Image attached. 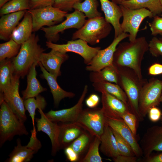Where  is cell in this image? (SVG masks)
Segmentation results:
<instances>
[{"instance_id": "36", "label": "cell", "mask_w": 162, "mask_h": 162, "mask_svg": "<svg viewBox=\"0 0 162 162\" xmlns=\"http://www.w3.org/2000/svg\"><path fill=\"white\" fill-rule=\"evenodd\" d=\"M101 141L100 139L94 137L91 142L88 151L84 157L80 160V162H102L99 152Z\"/></svg>"}, {"instance_id": "16", "label": "cell", "mask_w": 162, "mask_h": 162, "mask_svg": "<svg viewBox=\"0 0 162 162\" xmlns=\"http://www.w3.org/2000/svg\"><path fill=\"white\" fill-rule=\"evenodd\" d=\"M140 146L145 158L153 151L162 152V125L148 128L141 139Z\"/></svg>"}, {"instance_id": "52", "label": "cell", "mask_w": 162, "mask_h": 162, "mask_svg": "<svg viewBox=\"0 0 162 162\" xmlns=\"http://www.w3.org/2000/svg\"><path fill=\"white\" fill-rule=\"evenodd\" d=\"M110 0L120 5L121 4L122 2L123 1H124V0Z\"/></svg>"}, {"instance_id": "7", "label": "cell", "mask_w": 162, "mask_h": 162, "mask_svg": "<svg viewBox=\"0 0 162 162\" xmlns=\"http://www.w3.org/2000/svg\"><path fill=\"white\" fill-rule=\"evenodd\" d=\"M31 15L33 32L38 31L44 26L50 27L62 21L68 14L53 6L30 9L27 10Z\"/></svg>"}, {"instance_id": "20", "label": "cell", "mask_w": 162, "mask_h": 162, "mask_svg": "<svg viewBox=\"0 0 162 162\" xmlns=\"http://www.w3.org/2000/svg\"><path fill=\"white\" fill-rule=\"evenodd\" d=\"M101 10L106 20L113 26L114 31V38L123 33L121 27L120 20L122 13L119 5L110 0H99Z\"/></svg>"}, {"instance_id": "26", "label": "cell", "mask_w": 162, "mask_h": 162, "mask_svg": "<svg viewBox=\"0 0 162 162\" xmlns=\"http://www.w3.org/2000/svg\"><path fill=\"white\" fill-rule=\"evenodd\" d=\"M38 63H34L27 74V86L22 92V98L24 100L30 98H35L43 92L47 90L43 87L36 78V67Z\"/></svg>"}, {"instance_id": "53", "label": "cell", "mask_w": 162, "mask_h": 162, "mask_svg": "<svg viewBox=\"0 0 162 162\" xmlns=\"http://www.w3.org/2000/svg\"><path fill=\"white\" fill-rule=\"evenodd\" d=\"M160 100V102L162 103V94L161 95Z\"/></svg>"}, {"instance_id": "19", "label": "cell", "mask_w": 162, "mask_h": 162, "mask_svg": "<svg viewBox=\"0 0 162 162\" xmlns=\"http://www.w3.org/2000/svg\"><path fill=\"white\" fill-rule=\"evenodd\" d=\"M69 58L66 53L51 50L48 53L43 52L39 62L48 72L57 78L61 75V65Z\"/></svg>"}, {"instance_id": "1", "label": "cell", "mask_w": 162, "mask_h": 162, "mask_svg": "<svg viewBox=\"0 0 162 162\" xmlns=\"http://www.w3.org/2000/svg\"><path fill=\"white\" fill-rule=\"evenodd\" d=\"M148 50V43L145 37L137 38L133 41L120 43L114 54L113 64L117 67L130 68L140 79H142V62L145 53Z\"/></svg>"}, {"instance_id": "29", "label": "cell", "mask_w": 162, "mask_h": 162, "mask_svg": "<svg viewBox=\"0 0 162 162\" xmlns=\"http://www.w3.org/2000/svg\"><path fill=\"white\" fill-rule=\"evenodd\" d=\"M92 86L96 91L100 92L105 91L122 101L128 107L127 95L118 84L104 81L93 83Z\"/></svg>"}, {"instance_id": "5", "label": "cell", "mask_w": 162, "mask_h": 162, "mask_svg": "<svg viewBox=\"0 0 162 162\" xmlns=\"http://www.w3.org/2000/svg\"><path fill=\"white\" fill-rule=\"evenodd\" d=\"M0 105V146L16 135H27L24 123L21 121L4 101Z\"/></svg>"}, {"instance_id": "48", "label": "cell", "mask_w": 162, "mask_h": 162, "mask_svg": "<svg viewBox=\"0 0 162 162\" xmlns=\"http://www.w3.org/2000/svg\"><path fill=\"white\" fill-rule=\"evenodd\" d=\"M137 158L136 156H129L119 154L112 159L115 162H136Z\"/></svg>"}, {"instance_id": "31", "label": "cell", "mask_w": 162, "mask_h": 162, "mask_svg": "<svg viewBox=\"0 0 162 162\" xmlns=\"http://www.w3.org/2000/svg\"><path fill=\"white\" fill-rule=\"evenodd\" d=\"M17 145L9 155L7 160L8 162H28L32 158L35 152L26 146L22 145L20 140H16Z\"/></svg>"}, {"instance_id": "35", "label": "cell", "mask_w": 162, "mask_h": 162, "mask_svg": "<svg viewBox=\"0 0 162 162\" xmlns=\"http://www.w3.org/2000/svg\"><path fill=\"white\" fill-rule=\"evenodd\" d=\"M21 45L11 39L5 43L0 44V61L16 57L20 51Z\"/></svg>"}, {"instance_id": "34", "label": "cell", "mask_w": 162, "mask_h": 162, "mask_svg": "<svg viewBox=\"0 0 162 162\" xmlns=\"http://www.w3.org/2000/svg\"><path fill=\"white\" fill-rule=\"evenodd\" d=\"M30 0H11L0 8L1 16L18 11L27 10L30 9Z\"/></svg>"}, {"instance_id": "15", "label": "cell", "mask_w": 162, "mask_h": 162, "mask_svg": "<svg viewBox=\"0 0 162 162\" xmlns=\"http://www.w3.org/2000/svg\"><path fill=\"white\" fill-rule=\"evenodd\" d=\"M40 115V118L35 119L37 132L42 131L50 138L51 142V154L54 156L60 149L59 142V128L57 122L50 120L41 109L38 110Z\"/></svg>"}, {"instance_id": "9", "label": "cell", "mask_w": 162, "mask_h": 162, "mask_svg": "<svg viewBox=\"0 0 162 162\" xmlns=\"http://www.w3.org/2000/svg\"><path fill=\"white\" fill-rule=\"evenodd\" d=\"M162 92L161 80L151 79L143 85L140 91L139 102V111L143 118L151 107L159 105Z\"/></svg>"}, {"instance_id": "13", "label": "cell", "mask_w": 162, "mask_h": 162, "mask_svg": "<svg viewBox=\"0 0 162 162\" xmlns=\"http://www.w3.org/2000/svg\"><path fill=\"white\" fill-rule=\"evenodd\" d=\"M129 36V34L123 32L114 38L108 46L99 50L91 62L86 66V69L91 72L98 71L113 64L114 54L117 46L122 41Z\"/></svg>"}, {"instance_id": "14", "label": "cell", "mask_w": 162, "mask_h": 162, "mask_svg": "<svg viewBox=\"0 0 162 162\" xmlns=\"http://www.w3.org/2000/svg\"><path fill=\"white\" fill-rule=\"evenodd\" d=\"M88 91V86H85L82 94L77 103L73 106L58 110H51L45 113L52 121L56 122H75L82 110L83 103Z\"/></svg>"}, {"instance_id": "10", "label": "cell", "mask_w": 162, "mask_h": 162, "mask_svg": "<svg viewBox=\"0 0 162 162\" xmlns=\"http://www.w3.org/2000/svg\"><path fill=\"white\" fill-rule=\"evenodd\" d=\"M49 48L62 52H73L81 56L85 64L88 65L91 62L98 52L100 47H92L86 41L81 39L68 41L66 44H57L50 41L46 42Z\"/></svg>"}, {"instance_id": "42", "label": "cell", "mask_w": 162, "mask_h": 162, "mask_svg": "<svg viewBox=\"0 0 162 162\" xmlns=\"http://www.w3.org/2000/svg\"><path fill=\"white\" fill-rule=\"evenodd\" d=\"M153 17V21L148 23L152 35L154 36L158 34L162 35V18L158 15Z\"/></svg>"}, {"instance_id": "25", "label": "cell", "mask_w": 162, "mask_h": 162, "mask_svg": "<svg viewBox=\"0 0 162 162\" xmlns=\"http://www.w3.org/2000/svg\"><path fill=\"white\" fill-rule=\"evenodd\" d=\"M32 32V17L27 10L22 21L13 30L10 39L21 45L30 38Z\"/></svg>"}, {"instance_id": "47", "label": "cell", "mask_w": 162, "mask_h": 162, "mask_svg": "<svg viewBox=\"0 0 162 162\" xmlns=\"http://www.w3.org/2000/svg\"><path fill=\"white\" fill-rule=\"evenodd\" d=\"M100 101L99 96L97 94H91L86 100V104L88 108H93L97 107Z\"/></svg>"}, {"instance_id": "11", "label": "cell", "mask_w": 162, "mask_h": 162, "mask_svg": "<svg viewBox=\"0 0 162 162\" xmlns=\"http://www.w3.org/2000/svg\"><path fill=\"white\" fill-rule=\"evenodd\" d=\"M65 17L66 20L58 24L41 28L44 32L48 41L56 42L59 39V33L70 28L79 29L83 26L86 20L85 14L77 10L68 14Z\"/></svg>"}, {"instance_id": "55", "label": "cell", "mask_w": 162, "mask_h": 162, "mask_svg": "<svg viewBox=\"0 0 162 162\" xmlns=\"http://www.w3.org/2000/svg\"><path fill=\"white\" fill-rule=\"evenodd\" d=\"M160 3L161 4V6L162 7V0H160Z\"/></svg>"}, {"instance_id": "40", "label": "cell", "mask_w": 162, "mask_h": 162, "mask_svg": "<svg viewBox=\"0 0 162 162\" xmlns=\"http://www.w3.org/2000/svg\"><path fill=\"white\" fill-rule=\"evenodd\" d=\"M122 118L129 128L134 134L136 136L137 119L136 116L130 111L124 114Z\"/></svg>"}, {"instance_id": "46", "label": "cell", "mask_w": 162, "mask_h": 162, "mask_svg": "<svg viewBox=\"0 0 162 162\" xmlns=\"http://www.w3.org/2000/svg\"><path fill=\"white\" fill-rule=\"evenodd\" d=\"M64 153L69 161L74 162L79 160L80 156L70 146L64 148Z\"/></svg>"}, {"instance_id": "45", "label": "cell", "mask_w": 162, "mask_h": 162, "mask_svg": "<svg viewBox=\"0 0 162 162\" xmlns=\"http://www.w3.org/2000/svg\"><path fill=\"white\" fill-rule=\"evenodd\" d=\"M148 113L150 120L152 122H155L160 119L162 115L160 109L156 106L151 107Z\"/></svg>"}, {"instance_id": "12", "label": "cell", "mask_w": 162, "mask_h": 162, "mask_svg": "<svg viewBox=\"0 0 162 162\" xmlns=\"http://www.w3.org/2000/svg\"><path fill=\"white\" fill-rule=\"evenodd\" d=\"M20 76L14 74L9 86L2 94L4 100L6 103L13 112L22 122H24L27 120L26 109L24 100L19 92L20 78Z\"/></svg>"}, {"instance_id": "28", "label": "cell", "mask_w": 162, "mask_h": 162, "mask_svg": "<svg viewBox=\"0 0 162 162\" xmlns=\"http://www.w3.org/2000/svg\"><path fill=\"white\" fill-rule=\"evenodd\" d=\"M89 78L90 81L93 83L104 81L118 84V68L113 64L99 71L91 72Z\"/></svg>"}, {"instance_id": "23", "label": "cell", "mask_w": 162, "mask_h": 162, "mask_svg": "<svg viewBox=\"0 0 162 162\" xmlns=\"http://www.w3.org/2000/svg\"><path fill=\"white\" fill-rule=\"evenodd\" d=\"M26 11H21L1 16L0 19L1 40L6 41L10 39L13 30L24 16Z\"/></svg>"}, {"instance_id": "39", "label": "cell", "mask_w": 162, "mask_h": 162, "mask_svg": "<svg viewBox=\"0 0 162 162\" xmlns=\"http://www.w3.org/2000/svg\"><path fill=\"white\" fill-rule=\"evenodd\" d=\"M149 50L154 57L162 56V38L153 37L148 43Z\"/></svg>"}, {"instance_id": "18", "label": "cell", "mask_w": 162, "mask_h": 162, "mask_svg": "<svg viewBox=\"0 0 162 162\" xmlns=\"http://www.w3.org/2000/svg\"><path fill=\"white\" fill-rule=\"evenodd\" d=\"M106 122L129 143L137 158L143 156L142 148L138 142L136 136L134 134L122 118H106Z\"/></svg>"}, {"instance_id": "49", "label": "cell", "mask_w": 162, "mask_h": 162, "mask_svg": "<svg viewBox=\"0 0 162 162\" xmlns=\"http://www.w3.org/2000/svg\"><path fill=\"white\" fill-rule=\"evenodd\" d=\"M148 73L152 75L162 74V64L155 63L151 65L148 70Z\"/></svg>"}, {"instance_id": "44", "label": "cell", "mask_w": 162, "mask_h": 162, "mask_svg": "<svg viewBox=\"0 0 162 162\" xmlns=\"http://www.w3.org/2000/svg\"><path fill=\"white\" fill-rule=\"evenodd\" d=\"M56 0H30V9L53 6Z\"/></svg>"}, {"instance_id": "2", "label": "cell", "mask_w": 162, "mask_h": 162, "mask_svg": "<svg viewBox=\"0 0 162 162\" xmlns=\"http://www.w3.org/2000/svg\"><path fill=\"white\" fill-rule=\"evenodd\" d=\"M117 67L118 70V84L127 95L129 111L136 116L138 122H142L144 118L139 111V99L141 90L147 81L143 78L140 79L130 68L125 67Z\"/></svg>"}, {"instance_id": "43", "label": "cell", "mask_w": 162, "mask_h": 162, "mask_svg": "<svg viewBox=\"0 0 162 162\" xmlns=\"http://www.w3.org/2000/svg\"><path fill=\"white\" fill-rule=\"evenodd\" d=\"M31 132V135L30 140L26 146L36 153L41 147L42 144L37 137L36 128H33Z\"/></svg>"}, {"instance_id": "56", "label": "cell", "mask_w": 162, "mask_h": 162, "mask_svg": "<svg viewBox=\"0 0 162 162\" xmlns=\"http://www.w3.org/2000/svg\"><path fill=\"white\" fill-rule=\"evenodd\" d=\"M161 17L162 18V14L161 15Z\"/></svg>"}, {"instance_id": "54", "label": "cell", "mask_w": 162, "mask_h": 162, "mask_svg": "<svg viewBox=\"0 0 162 162\" xmlns=\"http://www.w3.org/2000/svg\"><path fill=\"white\" fill-rule=\"evenodd\" d=\"M160 120H161V125H162V117H161V119H160Z\"/></svg>"}, {"instance_id": "30", "label": "cell", "mask_w": 162, "mask_h": 162, "mask_svg": "<svg viewBox=\"0 0 162 162\" xmlns=\"http://www.w3.org/2000/svg\"><path fill=\"white\" fill-rule=\"evenodd\" d=\"M14 70L11 59L0 61V92L3 93L10 86Z\"/></svg>"}, {"instance_id": "3", "label": "cell", "mask_w": 162, "mask_h": 162, "mask_svg": "<svg viewBox=\"0 0 162 162\" xmlns=\"http://www.w3.org/2000/svg\"><path fill=\"white\" fill-rule=\"evenodd\" d=\"M38 36L32 34L30 38L22 44L18 55L12 58L14 74L23 78L35 63H38L41 54L45 50L38 44Z\"/></svg>"}, {"instance_id": "51", "label": "cell", "mask_w": 162, "mask_h": 162, "mask_svg": "<svg viewBox=\"0 0 162 162\" xmlns=\"http://www.w3.org/2000/svg\"><path fill=\"white\" fill-rule=\"evenodd\" d=\"M11 0H0V8L2 7L5 4Z\"/></svg>"}, {"instance_id": "8", "label": "cell", "mask_w": 162, "mask_h": 162, "mask_svg": "<svg viewBox=\"0 0 162 162\" xmlns=\"http://www.w3.org/2000/svg\"><path fill=\"white\" fill-rule=\"evenodd\" d=\"M119 5L123 17L121 23L122 31L124 33H128L129 41H134L137 38L139 27L142 21L147 17H153V14L145 8L132 9L122 5Z\"/></svg>"}, {"instance_id": "6", "label": "cell", "mask_w": 162, "mask_h": 162, "mask_svg": "<svg viewBox=\"0 0 162 162\" xmlns=\"http://www.w3.org/2000/svg\"><path fill=\"white\" fill-rule=\"evenodd\" d=\"M106 117L102 108H87L83 110L75 122L92 137L100 139L104 131Z\"/></svg>"}, {"instance_id": "22", "label": "cell", "mask_w": 162, "mask_h": 162, "mask_svg": "<svg viewBox=\"0 0 162 162\" xmlns=\"http://www.w3.org/2000/svg\"><path fill=\"white\" fill-rule=\"evenodd\" d=\"M59 126L60 149H64L70 146L86 131L75 122H61Z\"/></svg>"}, {"instance_id": "27", "label": "cell", "mask_w": 162, "mask_h": 162, "mask_svg": "<svg viewBox=\"0 0 162 162\" xmlns=\"http://www.w3.org/2000/svg\"><path fill=\"white\" fill-rule=\"evenodd\" d=\"M132 9L145 8L149 10L153 16L162 13L160 0H128L123 1L120 5Z\"/></svg>"}, {"instance_id": "37", "label": "cell", "mask_w": 162, "mask_h": 162, "mask_svg": "<svg viewBox=\"0 0 162 162\" xmlns=\"http://www.w3.org/2000/svg\"><path fill=\"white\" fill-rule=\"evenodd\" d=\"M92 137L85 131L69 146L80 156L89 147Z\"/></svg>"}, {"instance_id": "41", "label": "cell", "mask_w": 162, "mask_h": 162, "mask_svg": "<svg viewBox=\"0 0 162 162\" xmlns=\"http://www.w3.org/2000/svg\"><path fill=\"white\" fill-rule=\"evenodd\" d=\"M82 0H56L53 6L61 10L69 11L72 10L76 4L82 2Z\"/></svg>"}, {"instance_id": "4", "label": "cell", "mask_w": 162, "mask_h": 162, "mask_svg": "<svg viewBox=\"0 0 162 162\" xmlns=\"http://www.w3.org/2000/svg\"><path fill=\"white\" fill-rule=\"evenodd\" d=\"M112 29V25L102 16L88 19L81 28L73 33L72 39H81L94 45L108 36Z\"/></svg>"}, {"instance_id": "33", "label": "cell", "mask_w": 162, "mask_h": 162, "mask_svg": "<svg viewBox=\"0 0 162 162\" xmlns=\"http://www.w3.org/2000/svg\"><path fill=\"white\" fill-rule=\"evenodd\" d=\"M28 98L24 100L26 110L28 112L32 121L33 128H36L34 121L35 111L37 109H41L43 110L46 108L47 103L45 98L39 94L36 97Z\"/></svg>"}, {"instance_id": "32", "label": "cell", "mask_w": 162, "mask_h": 162, "mask_svg": "<svg viewBox=\"0 0 162 162\" xmlns=\"http://www.w3.org/2000/svg\"><path fill=\"white\" fill-rule=\"evenodd\" d=\"M98 0H85L75 4L73 9L83 13L88 19H91L102 16L98 10Z\"/></svg>"}, {"instance_id": "38", "label": "cell", "mask_w": 162, "mask_h": 162, "mask_svg": "<svg viewBox=\"0 0 162 162\" xmlns=\"http://www.w3.org/2000/svg\"><path fill=\"white\" fill-rule=\"evenodd\" d=\"M112 129L116 139L119 154L124 155L136 156L129 143L117 132Z\"/></svg>"}, {"instance_id": "17", "label": "cell", "mask_w": 162, "mask_h": 162, "mask_svg": "<svg viewBox=\"0 0 162 162\" xmlns=\"http://www.w3.org/2000/svg\"><path fill=\"white\" fill-rule=\"evenodd\" d=\"M100 93L101 108L106 118L121 119L124 114L130 111L128 107L116 97L105 91Z\"/></svg>"}, {"instance_id": "24", "label": "cell", "mask_w": 162, "mask_h": 162, "mask_svg": "<svg viewBox=\"0 0 162 162\" xmlns=\"http://www.w3.org/2000/svg\"><path fill=\"white\" fill-rule=\"evenodd\" d=\"M100 140L99 149L104 155L113 158L119 154L112 129L106 122Z\"/></svg>"}, {"instance_id": "21", "label": "cell", "mask_w": 162, "mask_h": 162, "mask_svg": "<svg viewBox=\"0 0 162 162\" xmlns=\"http://www.w3.org/2000/svg\"><path fill=\"white\" fill-rule=\"evenodd\" d=\"M38 64L42 72L40 75V77L47 81L52 95L54 104L56 107L58 106L62 99L66 98H72L75 96L74 93L62 89L57 82V78L48 72L40 62H39Z\"/></svg>"}, {"instance_id": "50", "label": "cell", "mask_w": 162, "mask_h": 162, "mask_svg": "<svg viewBox=\"0 0 162 162\" xmlns=\"http://www.w3.org/2000/svg\"><path fill=\"white\" fill-rule=\"evenodd\" d=\"M143 161L146 162H162V153L145 158Z\"/></svg>"}]
</instances>
